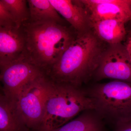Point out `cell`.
<instances>
[{
    "label": "cell",
    "instance_id": "obj_1",
    "mask_svg": "<svg viewBox=\"0 0 131 131\" xmlns=\"http://www.w3.org/2000/svg\"><path fill=\"white\" fill-rule=\"evenodd\" d=\"M108 45L91 30L78 35L45 76L56 84L83 88L93 78Z\"/></svg>",
    "mask_w": 131,
    "mask_h": 131
},
{
    "label": "cell",
    "instance_id": "obj_2",
    "mask_svg": "<svg viewBox=\"0 0 131 131\" xmlns=\"http://www.w3.org/2000/svg\"><path fill=\"white\" fill-rule=\"evenodd\" d=\"M21 27L26 40L23 58L45 75L78 36L71 26L51 21H27Z\"/></svg>",
    "mask_w": 131,
    "mask_h": 131
},
{
    "label": "cell",
    "instance_id": "obj_3",
    "mask_svg": "<svg viewBox=\"0 0 131 131\" xmlns=\"http://www.w3.org/2000/svg\"><path fill=\"white\" fill-rule=\"evenodd\" d=\"M83 87L51 82L44 113L37 131H51L62 126L86 110H94Z\"/></svg>",
    "mask_w": 131,
    "mask_h": 131
},
{
    "label": "cell",
    "instance_id": "obj_4",
    "mask_svg": "<svg viewBox=\"0 0 131 131\" xmlns=\"http://www.w3.org/2000/svg\"><path fill=\"white\" fill-rule=\"evenodd\" d=\"M96 111L113 126L131 120V83L113 80L83 88Z\"/></svg>",
    "mask_w": 131,
    "mask_h": 131
},
{
    "label": "cell",
    "instance_id": "obj_5",
    "mask_svg": "<svg viewBox=\"0 0 131 131\" xmlns=\"http://www.w3.org/2000/svg\"><path fill=\"white\" fill-rule=\"evenodd\" d=\"M51 85V82L42 75L26 85L13 100L19 114L31 131L38 129Z\"/></svg>",
    "mask_w": 131,
    "mask_h": 131
},
{
    "label": "cell",
    "instance_id": "obj_6",
    "mask_svg": "<svg viewBox=\"0 0 131 131\" xmlns=\"http://www.w3.org/2000/svg\"><path fill=\"white\" fill-rule=\"evenodd\" d=\"M93 78L96 82L110 79L131 83V59L125 44L107 46Z\"/></svg>",
    "mask_w": 131,
    "mask_h": 131
},
{
    "label": "cell",
    "instance_id": "obj_7",
    "mask_svg": "<svg viewBox=\"0 0 131 131\" xmlns=\"http://www.w3.org/2000/svg\"><path fill=\"white\" fill-rule=\"evenodd\" d=\"M2 92L14 100L21 89L28 83L42 75L37 68L23 58L0 67Z\"/></svg>",
    "mask_w": 131,
    "mask_h": 131
},
{
    "label": "cell",
    "instance_id": "obj_8",
    "mask_svg": "<svg viewBox=\"0 0 131 131\" xmlns=\"http://www.w3.org/2000/svg\"><path fill=\"white\" fill-rule=\"evenodd\" d=\"M89 14L91 23L118 19L131 20V0H81Z\"/></svg>",
    "mask_w": 131,
    "mask_h": 131
},
{
    "label": "cell",
    "instance_id": "obj_9",
    "mask_svg": "<svg viewBox=\"0 0 131 131\" xmlns=\"http://www.w3.org/2000/svg\"><path fill=\"white\" fill-rule=\"evenodd\" d=\"M58 13L77 33L78 35L91 30L88 13L81 1L49 0Z\"/></svg>",
    "mask_w": 131,
    "mask_h": 131
},
{
    "label": "cell",
    "instance_id": "obj_10",
    "mask_svg": "<svg viewBox=\"0 0 131 131\" xmlns=\"http://www.w3.org/2000/svg\"><path fill=\"white\" fill-rule=\"evenodd\" d=\"M26 40L22 27H0V67L23 58Z\"/></svg>",
    "mask_w": 131,
    "mask_h": 131
},
{
    "label": "cell",
    "instance_id": "obj_11",
    "mask_svg": "<svg viewBox=\"0 0 131 131\" xmlns=\"http://www.w3.org/2000/svg\"><path fill=\"white\" fill-rule=\"evenodd\" d=\"M125 24L120 20H104L91 23V30L103 43L108 45L117 44L127 38Z\"/></svg>",
    "mask_w": 131,
    "mask_h": 131
},
{
    "label": "cell",
    "instance_id": "obj_12",
    "mask_svg": "<svg viewBox=\"0 0 131 131\" xmlns=\"http://www.w3.org/2000/svg\"><path fill=\"white\" fill-rule=\"evenodd\" d=\"M0 131H31L19 114L14 101L2 92L0 95Z\"/></svg>",
    "mask_w": 131,
    "mask_h": 131
},
{
    "label": "cell",
    "instance_id": "obj_13",
    "mask_svg": "<svg viewBox=\"0 0 131 131\" xmlns=\"http://www.w3.org/2000/svg\"><path fill=\"white\" fill-rule=\"evenodd\" d=\"M51 131H106L105 122L94 110H86L62 126Z\"/></svg>",
    "mask_w": 131,
    "mask_h": 131
},
{
    "label": "cell",
    "instance_id": "obj_14",
    "mask_svg": "<svg viewBox=\"0 0 131 131\" xmlns=\"http://www.w3.org/2000/svg\"><path fill=\"white\" fill-rule=\"evenodd\" d=\"M30 22L51 21L62 25L68 23L58 13L49 0H28Z\"/></svg>",
    "mask_w": 131,
    "mask_h": 131
},
{
    "label": "cell",
    "instance_id": "obj_15",
    "mask_svg": "<svg viewBox=\"0 0 131 131\" xmlns=\"http://www.w3.org/2000/svg\"><path fill=\"white\" fill-rule=\"evenodd\" d=\"M14 19L16 27H21L24 23L30 19L29 7L25 0H1Z\"/></svg>",
    "mask_w": 131,
    "mask_h": 131
},
{
    "label": "cell",
    "instance_id": "obj_16",
    "mask_svg": "<svg viewBox=\"0 0 131 131\" xmlns=\"http://www.w3.org/2000/svg\"><path fill=\"white\" fill-rule=\"evenodd\" d=\"M0 27L7 28L16 27L13 17L1 0H0Z\"/></svg>",
    "mask_w": 131,
    "mask_h": 131
},
{
    "label": "cell",
    "instance_id": "obj_17",
    "mask_svg": "<svg viewBox=\"0 0 131 131\" xmlns=\"http://www.w3.org/2000/svg\"><path fill=\"white\" fill-rule=\"evenodd\" d=\"M113 127V131H131V120L117 124Z\"/></svg>",
    "mask_w": 131,
    "mask_h": 131
},
{
    "label": "cell",
    "instance_id": "obj_18",
    "mask_svg": "<svg viewBox=\"0 0 131 131\" xmlns=\"http://www.w3.org/2000/svg\"><path fill=\"white\" fill-rule=\"evenodd\" d=\"M127 49L131 59V38L127 37L126 42L125 43Z\"/></svg>",
    "mask_w": 131,
    "mask_h": 131
},
{
    "label": "cell",
    "instance_id": "obj_19",
    "mask_svg": "<svg viewBox=\"0 0 131 131\" xmlns=\"http://www.w3.org/2000/svg\"><path fill=\"white\" fill-rule=\"evenodd\" d=\"M127 37L131 38V29L129 31V33L127 34Z\"/></svg>",
    "mask_w": 131,
    "mask_h": 131
}]
</instances>
